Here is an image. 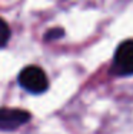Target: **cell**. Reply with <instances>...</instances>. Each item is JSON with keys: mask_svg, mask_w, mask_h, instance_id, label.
Segmentation results:
<instances>
[{"mask_svg": "<svg viewBox=\"0 0 133 134\" xmlns=\"http://www.w3.org/2000/svg\"><path fill=\"white\" fill-rule=\"evenodd\" d=\"M110 71L116 76H133V40L119 44L113 56Z\"/></svg>", "mask_w": 133, "mask_h": 134, "instance_id": "cell-2", "label": "cell"}, {"mask_svg": "<svg viewBox=\"0 0 133 134\" xmlns=\"http://www.w3.org/2000/svg\"><path fill=\"white\" fill-rule=\"evenodd\" d=\"M19 84L31 94H42L49 88L46 73L37 66H27L19 74Z\"/></svg>", "mask_w": 133, "mask_h": 134, "instance_id": "cell-1", "label": "cell"}, {"mask_svg": "<svg viewBox=\"0 0 133 134\" xmlns=\"http://www.w3.org/2000/svg\"><path fill=\"white\" fill-rule=\"evenodd\" d=\"M31 119V114L23 108H10L2 107L0 108V130H16L26 124Z\"/></svg>", "mask_w": 133, "mask_h": 134, "instance_id": "cell-3", "label": "cell"}, {"mask_svg": "<svg viewBox=\"0 0 133 134\" xmlns=\"http://www.w3.org/2000/svg\"><path fill=\"white\" fill-rule=\"evenodd\" d=\"M63 36H65V30L62 27H56L47 30V33L44 34V40H55V39H60Z\"/></svg>", "mask_w": 133, "mask_h": 134, "instance_id": "cell-5", "label": "cell"}, {"mask_svg": "<svg viewBox=\"0 0 133 134\" xmlns=\"http://www.w3.org/2000/svg\"><path fill=\"white\" fill-rule=\"evenodd\" d=\"M10 39V27L3 19H0V47H4Z\"/></svg>", "mask_w": 133, "mask_h": 134, "instance_id": "cell-4", "label": "cell"}]
</instances>
